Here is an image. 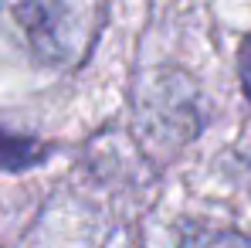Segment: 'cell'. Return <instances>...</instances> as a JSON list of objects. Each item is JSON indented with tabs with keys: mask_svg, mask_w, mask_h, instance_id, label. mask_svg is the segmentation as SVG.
<instances>
[{
	"mask_svg": "<svg viewBox=\"0 0 251 248\" xmlns=\"http://www.w3.org/2000/svg\"><path fill=\"white\" fill-rule=\"evenodd\" d=\"M41 143L34 139H24V136H10V133H0V170H21V166H31L44 160Z\"/></svg>",
	"mask_w": 251,
	"mask_h": 248,
	"instance_id": "cell-1",
	"label": "cell"
},
{
	"mask_svg": "<svg viewBox=\"0 0 251 248\" xmlns=\"http://www.w3.org/2000/svg\"><path fill=\"white\" fill-rule=\"evenodd\" d=\"M187 248H248L245 238H238V235H207V238H197V242H190Z\"/></svg>",
	"mask_w": 251,
	"mask_h": 248,
	"instance_id": "cell-2",
	"label": "cell"
},
{
	"mask_svg": "<svg viewBox=\"0 0 251 248\" xmlns=\"http://www.w3.org/2000/svg\"><path fill=\"white\" fill-rule=\"evenodd\" d=\"M238 72H241V88H245V95L251 99V34L245 38V44H241V58H238Z\"/></svg>",
	"mask_w": 251,
	"mask_h": 248,
	"instance_id": "cell-3",
	"label": "cell"
}]
</instances>
